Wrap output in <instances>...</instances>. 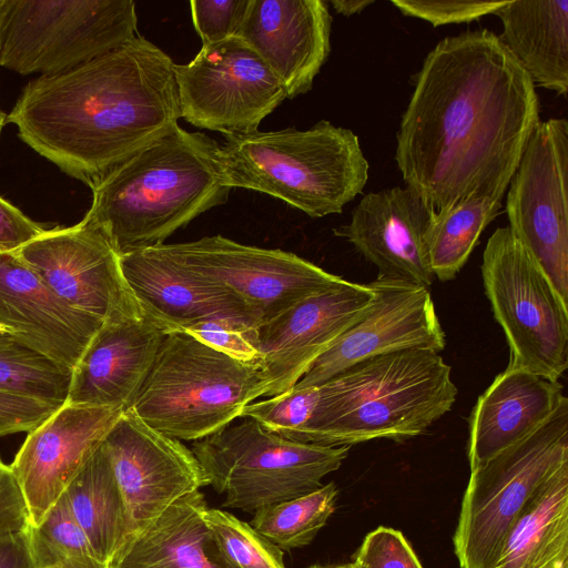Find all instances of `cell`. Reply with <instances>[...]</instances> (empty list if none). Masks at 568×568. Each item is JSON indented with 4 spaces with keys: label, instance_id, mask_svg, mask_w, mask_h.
<instances>
[{
    "label": "cell",
    "instance_id": "cell-1",
    "mask_svg": "<svg viewBox=\"0 0 568 568\" xmlns=\"http://www.w3.org/2000/svg\"><path fill=\"white\" fill-rule=\"evenodd\" d=\"M539 121L535 84L499 37L465 31L439 41L416 73L395 161L435 212L473 196L501 201Z\"/></svg>",
    "mask_w": 568,
    "mask_h": 568
},
{
    "label": "cell",
    "instance_id": "cell-2",
    "mask_svg": "<svg viewBox=\"0 0 568 568\" xmlns=\"http://www.w3.org/2000/svg\"><path fill=\"white\" fill-rule=\"evenodd\" d=\"M174 64L136 36L67 72L30 81L7 123L32 150L93 190L178 125Z\"/></svg>",
    "mask_w": 568,
    "mask_h": 568
},
{
    "label": "cell",
    "instance_id": "cell-3",
    "mask_svg": "<svg viewBox=\"0 0 568 568\" xmlns=\"http://www.w3.org/2000/svg\"><path fill=\"white\" fill-rule=\"evenodd\" d=\"M231 190L220 144L176 125L97 185L82 220L122 256L164 244Z\"/></svg>",
    "mask_w": 568,
    "mask_h": 568
},
{
    "label": "cell",
    "instance_id": "cell-4",
    "mask_svg": "<svg viewBox=\"0 0 568 568\" xmlns=\"http://www.w3.org/2000/svg\"><path fill=\"white\" fill-rule=\"evenodd\" d=\"M300 443L351 446L424 434L457 398L439 353L409 348L366 358L321 386Z\"/></svg>",
    "mask_w": 568,
    "mask_h": 568
},
{
    "label": "cell",
    "instance_id": "cell-5",
    "mask_svg": "<svg viewBox=\"0 0 568 568\" xmlns=\"http://www.w3.org/2000/svg\"><path fill=\"white\" fill-rule=\"evenodd\" d=\"M220 148L231 189L265 193L311 217L341 213L368 180L358 136L326 120L307 130L225 135Z\"/></svg>",
    "mask_w": 568,
    "mask_h": 568
},
{
    "label": "cell",
    "instance_id": "cell-6",
    "mask_svg": "<svg viewBox=\"0 0 568 568\" xmlns=\"http://www.w3.org/2000/svg\"><path fill=\"white\" fill-rule=\"evenodd\" d=\"M270 386L261 362L240 361L176 331L165 335L131 408L160 433L195 442L232 424Z\"/></svg>",
    "mask_w": 568,
    "mask_h": 568
},
{
    "label": "cell",
    "instance_id": "cell-7",
    "mask_svg": "<svg viewBox=\"0 0 568 568\" xmlns=\"http://www.w3.org/2000/svg\"><path fill=\"white\" fill-rule=\"evenodd\" d=\"M223 507L254 513L308 494L337 470L349 446L294 442L245 418L195 440L191 449Z\"/></svg>",
    "mask_w": 568,
    "mask_h": 568
},
{
    "label": "cell",
    "instance_id": "cell-8",
    "mask_svg": "<svg viewBox=\"0 0 568 568\" xmlns=\"http://www.w3.org/2000/svg\"><path fill=\"white\" fill-rule=\"evenodd\" d=\"M136 36L132 0H0V65L21 75L67 72Z\"/></svg>",
    "mask_w": 568,
    "mask_h": 568
},
{
    "label": "cell",
    "instance_id": "cell-9",
    "mask_svg": "<svg viewBox=\"0 0 568 568\" xmlns=\"http://www.w3.org/2000/svg\"><path fill=\"white\" fill-rule=\"evenodd\" d=\"M568 464V398L530 435L470 469L454 549L460 568H488L538 488Z\"/></svg>",
    "mask_w": 568,
    "mask_h": 568
},
{
    "label": "cell",
    "instance_id": "cell-10",
    "mask_svg": "<svg viewBox=\"0 0 568 568\" xmlns=\"http://www.w3.org/2000/svg\"><path fill=\"white\" fill-rule=\"evenodd\" d=\"M480 271L509 346L507 366L559 381L568 367V303L508 226L488 239Z\"/></svg>",
    "mask_w": 568,
    "mask_h": 568
},
{
    "label": "cell",
    "instance_id": "cell-11",
    "mask_svg": "<svg viewBox=\"0 0 568 568\" xmlns=\"http://www.w3.org/2000/svg\"><path fill=\"white\" fill-rule=\"evenodd\" d=\"M568 122L539 121L506 191L510 229L568 303Z\"/></svg>",
    "mask_w": 568,
    "mask_h": 568
},
{
    "label": "cell",
    "instance_id": "cell-12",
    "mask_svg": "<svg viewBox=\"0 0 568 568\" xmlns=\"http://www.w3.org/2000/svg\"><path fill=\"white\" fill-rule=\"evenodd\" d=\"M174 71L181 118L224 135L257 131L287 99L280 79L241 37L203 44Z\"/></svg>",
    "mask_w": 568,
    "mask_h": 568
},
{
    "label": "cell",
    "instance_id": "cell-13",
    "mask_svg": "<svg viewBox=\"0 0 568 568\" xmlns=\"http://www.w3.org/2000/svg\"><path fill=\"white\" fill-rule=\"evenodd\" d=\"M150 250L227 286L256 312L261 323L347 281L294 253L245 245L222 235Z\"/></svg>",
    "mask_w": 568,
    "mask_h": 568
},
{
    "label": "cell",
    "instance_id": "cell-14",
    "mask_svg": "<svg viewBox=\"0 0 568 568\" xmlns=\"http://www.w3.org/2000/svg\"><path fill=\"white\" fill-rule=\"evenodd\" d=\"M14 252L70 306L105 324L144 317L123 276L120 255L83 220L70 227L44 230Z\"/></svg>",
    "mask_w": 568,
    "mask_h": 568
},
{
    "label": "cell",
    "instance_id": "cell-15",
    "mask_svg": "<svg viewBox=\"0 0 568 568\" xmlns=\"http://www.w3.org/2000/svg\"><path fill=\"white\" fill-rule=\"evenodd\" d=\"M102 446L123 496L130 535L207 486L193 452L144 423L132 408L122 412Z\"/></svg>",
    "mask_w": 568,
    "mask_h": 568
},
{
    "label": "cell",
    "instance_id": "cell-16",
    "mask_svg": "<svg viewBox=\"0 0 568 568\" xmlns=\"http://www.w3.org/2000/svg\"><path fill=\"white\" fill-rule=\"evenodd\" d=\"M365 314L323 353L292 389L317 387L366 358L409 348L437 353L445 332L427 287L376 278Z\"/></svg>",
    "mask_w": 568,
    "mask_h": 568
},
{
    "label": "cell",
    "instance_id": "cell-17",
    "mask_svg": "<svg viewBox=\"0 0 568 568\" xmlns=\"http://www.w3.org/2000/svg\"><path fill=\"white\" fill-rule=\"evenodd\" d=\"M368 284H344L310 295L253 331L252 341L271 382L266 396L291 390L310 366L367 311Z\"/></svg>",
    "mask_w": 568,
    "mask_h": 568
},
{
    "label": "cell",
    "instance_id": "cell-18",
    "mask_svg": "<svg viewBox=\"0 0 568 568\" xmlns=\"http://www.w3.org/2000/svg\"><path fill=\"white\" fill-rule=\"evenodd\" d=\"M122 412L64 403L28 433L10 467L26 500L30 527L59 501Z\"/></svg>",
    "mask_w": 568,
    "mask_h": 568
},
{
    "label": "cell",
    "instance_id": "cell-19",
    "mask_svg": "<svg viewBox=\"0 0 568 568\" xmlns=\"http://www.w3.org/2000/svg\"><path fill=\"white\" fill-rule=\"evenodd\" d=\"M435 210L412 187L394 186L366 193L351 222L334 230L376 266L379 280L429 288L426 233Z\"/></svg>",
    "mask_w": 568,
    "mask_h": 568
},
{
    "label": "cell",
    "instance_id": "cell-20",
    "mask_svg": "<svg viewBox=\"0 0 568 568\" xmlns=\"http://www.w3.org/2000/svg\"><path fill=\"white\" fill-rule=\"evenodd\" d=\"M120 263L144 316L166 334L211 320L247 329L261 324L256 312L227 286L150 248L122 255Z\"/></svg>",
    "mask_w": 568,
    "mask_h": 568
},
{
    "label": "cell",
    "instance_id": "cell-21",
    "mask_svg": "<svg viewBox=\"0 0 568 568\" xmlns=\"http://www.w3.org/2000/svg\"><path fill=\"white\" fill-rule=\"evenodd\" d=\"M104 322L57 296L13 252H0V327L73 369Z\"/></svg>",
    "mask_w": 568,
    "mask_h": 568
},
{
    "label": "cell",
    "instance_id": "cell-22",
    "mask_svg": "<svg viewBox=\"0 0 568 568\" xmlns=\"http://www.w3.org/2000/svg\"><path fill=\"white\" fill-rule=\"evenodd\" d=\"M323 0H251L241 37L271 68L287 99L308 92L331 52Z\"/></svg>",
    "mask_w": 568,
    "mask_h": 568
},
{
    "label": "cell",
    "instance_id": "cell-23",
    "mask_svg": "<svg viewBox=\"0 0 568 568\" xmlns=\"http://www.w3.org/2000/svg\"><path fill=\"white\" fill-rule=\"evenodd\" d=\"M165 335L145 316L104 323L72 369L65 403L131 408Z\"/></svg>",
    "mask_w": 568,
    "mask_h": 568
},
{
    "label": "cell",
    "instance_id": "cell-24",
    "mask_svg": "<svg viewBox=\"0 0 568 568\" xmlns=\"http://www.w3.org/2000/svg\"><path fill=\"white\" fill-rule=\"evenodd\" d=\"M565 397L559 381L507 366L477 398L468 417L470 469L535 432Z\"/></svg>",
    "mask_w": 568,
    "mask_h": 568
},
{
    "label": "cell",
    "instance_id": "cell-25",
    "mask_svg": "<svg viewBox=\"0 0 568 568\" xmlns=\"http://www.w3.org/2000/svg\"><path fill=\"white\" fill-rule=\"evenodd\" d=\"M207 505L196 490L144 528L129 535L106 568H234L214 544L203 513Z\"/></svg>",
    "mask_w": 568,
    "mask_h": 568
},
{
    "label": "cell",
    "instance_id": "cell-26",
    "mask_svg": "<svg viewBox=\"0 0 568 568\" xmlns=\"http://www.w3.org/2000/svg\"><path fill=\"white\" fill-rule=\"evenodd\" d=\"M496 14L500 41L534 84L568 92V0L505 1Z\"/></svg>",
    "mask_w": 568,
    "mask_h": 568
},
{
    "label": "cell",
    "instance_id": "cell-27",
    "mask_svg": "<svg viewBox=\"0 0 568 568\" xmlns=\"http://www.w3.org/2000/svg\"><path fill=\"white\" fill-rule=\"evenodd\" d=\"M488 568H568V464L526 504Z\"/></svg>",
    "mask_w": 568,
    "mask_h": 568
},
{
    "label": "cell",
    "instance_id": "cell-28",
    "mask_svg": "<svg viewBox=\"0 0 568 568\" xmlns=\"http://www.w3.org/2000/svg\"><path fill=\"white\" fill-rule=\"evenodd\" d=\"M62 496L97 556L106 565L130 535V524L123 496L102 444Z\"/></svg>",
    "mask_w": 568,
    "mask_h": 568
},
{
    "label": "cell",
    "instance_id": "cell-29",
    "mask_svg": "<svg viewBox=\"0 0 568 568\" xmlns=\"http://www.w3.org/2000/svg\"><path fill=\"white\" fill-rule=\"evenodd\" d=\"M501 201L487 196L465 199L434 212L426 244L430 268L440 282L453 280L466 264L485 227L499 214Z\"/></svg>",
    "mask_w": 568,
    "mask_h": 568
},
{
    "label": "cell",
    "instance_id": "cell-30",
    "mask_svg": "<svg viewBox=\"0 0 568 568\" xmlns=\"http://www.w3.org/2000/svg\"><path fill=\"white\" fill-rule=\"evenodd\" d=\"M338 490L332 481L303 496L254 511L251 526L282 550L304 547L335 511Z\"/></svg>",
    "mask_w": 568,
    "mask_h": 568
},
{
    "label": "cell",
    "instance_id": "cell-31",
    "mask_svg": "<svg viewBox=\"0 0 568 568\" xmlns=\"http://www.w3.org/2000/svg\"><path fill=\"white\" fill-rule=\"evenodd\" d=\"M72 371L23 345L0 327V389L62 406Z\"/></svg>",
    "mask_w": 568,
    "mask_h": 568
},
{
    "label": "cell",
    "instance_id": "cell-32",
    "mask_svg": "<svg viewBox=\"0 0 568 568\" xmlns=\"http://www.w3.org/2000/svg\"><path fill=\"white\" fill-rule=\"evenodd\" d=\"M36 568H106L62 496L40 524L29 528Z\"/></svg>",
    "mask_w": 568,
    "mask_h": 568
},
{
    "label": "cell",
    "instance_id": "cell-33",
    "mask_svg": "<svg viewBox=\"0 0 568 568\" xmlns=\"http://www.w3.org/2000/svg\"><path fill=\"white\" fill-rule=\"evenodd\" d=\"M203 518L219 552L234 568H285L283 550L247 523L209 507Z\"/></svg>",
    "mask_w": 568,
    "mask_h": 568
},
{
    "label": "cell",
    "instance_id": "cell-34",
    "mask_svg": "<svg viewBox=\"0 0 568 568\" xmlns=\"http://www.w3.org/2000/svg\"><path fill=\"white\" fill-rule=\"evenodd\" d=\"M318 395V386L291 389L261 402H252L243 409L241 417L252 418L271 433L300 442Z\"/></svg>",
    "mask_w": 568,
    "mask_h": 568
},
{
    "label": "cell",
    "instance_id": "cell-35",
    "mask_svg": "<svg viewBox=\"0 0 568 568\" xmlns=\"http://www.w3.org/2000/svg\"><path fill=\"white\" fill-rule=\"evenodd\" d=\"M251 0H191L194 28L203 44L239 37Z\"/></svg>",
    "mask_w": 568,
    "mask_h": 568
},
{
    "label": "cell",
    "instance_id": "cell-36",
    "mask_svg": "<svg viewBox=\"0 0 568 568\" xmlns=\"http://www.w3.org/2000/svg\"><path fill=\"white\" fill-rule=\"evenodd\" d=\"M352 562L358 568H423L404 535L384 526L366 535Z\"/></svg>",
    "mask_w": 568,
    "mask_h": 568
},
{
    "label": "cell",
    "instance_id": "cell-37",
    "mask_svg": "<svg viewBox=\"0 0 568 568\" xmlns=\"http://www.w3.org/2000/svg\"><path fill=\"white\" fill-rule=\"evenodd\" d=\"M392 3L404 16L428 21L436 28L478 20L494 13L505 1L392 0Z\"/></svg>",
    "mask_w": 568,
    "mask_h": 568
},
{
    "label": "cell",
    "instance_id": "cell-38",
    "mask_svg": "<svg viewBox=\"0 0 568 568\" xmlns=\"http://www.w3.org/2000/svg\"><path fill=\"white\" fill-rule=\"evenodd\" d=\"M254 329L227 320H211L194 324L184 332L213 348L244 362H261L252 341Z\"/></svg>",
    "mask_w": 568,
    "mask_h": 568
},
{
    "label": "cell",
    "instance_id": "cell-39",
    "mask_svg": "<svg viewBox=\"0 0 568 568\" xmlns=\"http://www.w3.org/2000/svg\"><path fill=\"white\" fill-rule=\"evenodd\" d=\"M59 407L61 406L0 389V436L29 433Z\"/></svg>",
    "mask_w": 568,
    "mask_h": 568
},
{
    "label": "cell",
    "instance_id": "cell-40",
    "mask_svg": "<svg viewBox=\"0 0 568 568\" xmlns=\"http://www.w3.org/2000/svg\"><path fill=\"white\" fill-rule=\"evenodd\" d=\"M30 516L10 465L0 458V536L27 530Z\"/></svg>",
    "mask_w": 568,
    "mask_h": 568
},
{
    "label": "cell",
    "instance_id": "cell-41",
    "mask_svg": "<svg viewBox=\"0 0 568 568\" xmlns=\"http://www.w3.org/2000/svg\"><path fill=\"white\" fill-rule=\"evenodd\" d=\"M44 232L18 207L0 196V252H13Z\"/></svg>",
    "mask_w": 568,
    "mask_h": 568
},
{
    "label": "cell",
    "instance_id": "cell-42",
    "mask_svg": "<svg viewBox=\"0 0 568 568\" xmlns=\"http://www.w3.org/2000/svg\"><path fill=\"white\" fill-rule=\"evenodd\" d=\"M0 568H36L29 529L0 536Z\"/></svg>",
    "mask_w": 568,
    "mask_h": 568
},
{
    "label": "cell",
    "instance_id": "cell-43",
    "mask_svg": "<svg viewBox=\"0 0 568 568\" xmlns=\"http://www.w3.org/2000/svg\"><path fill=\"white\" fill-rule=\"evenodd\" d=\"M329 3L337 13L351 17L373 4L374 0H332Z\"/></svg>",
    "mask_w": 568,
    "mask_h": 568
},
{
    "label": "cell",
    "instance_id": "cell-44",
    "mask_svg": "<svg viewBox=\"0 0 568 568\" xmlns=\"http://www.w3.org/2000/svg\"><path fill=\"white\" fill-rule=\"evenodd\" d=\"M307 568H353V562L342 564V565H329V566L312 565Z\"/></svg>",
    "mask_w": 568,
    "mask_h": 568
},
{
    "label": "cell",
    "instance_id": "cell-45",
    "mask_svg": "<svg viewBox=\"0 0 568 568\" xmlns=\"http://www.w3.org/2000/svg\"><path fill=\"white\" fill-rule=\"evenodd\" d=\"M7 123V113H4L1 109H0V135H1V132H2V129L4 126V124Z\"/></svg>",
    "mask_w": 568,
    "mask_h": 568
},
{
    "label": "cell",
    "instance_id": "cell-46",
    "mask_svg": "<svg viewBox=\"0 0 568 568\" xmlns=\"http://www.w3.org/2000/svg\"><path fill=\"white\" fill-rule=\"evenodd\" d=\"M353 568H358V567L353 562Z\"/></svg>",
    "mask_w": 568,
    "mask_h": 568
}]
</instances>
